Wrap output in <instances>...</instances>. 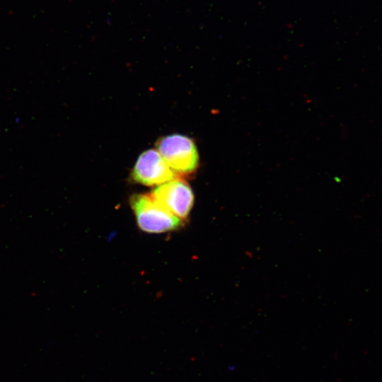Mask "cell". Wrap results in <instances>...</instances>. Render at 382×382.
<instances>
[{
	"label": "cell",
	"mask_w": 382,
	"mask_h": 382,
	"mask_svg": "<svg viewBox=\"0 0 382 382\" xmlns=\"http://www.w3.org/2000/svg\"><path fill=\"white\" fill-rule=\"evenodd\" d=\"M130 204L138 226L144 232L166 233L183 225V220L166 210L151 195H134L130 199Z\"/></svg>",
	"instance_id": "cell-1"
},
{
	"label": "cell",
	"mask_w": 382,
	"mask_h": 382,
	"mask_svg": "<svg viewBox=\"0 0 382 382\" xmlns=\"http://www.w3.org/2000/svg\"><path fill=\"white\" fill-rule=\"evenodd\" d=\"M156 150L177 174L194 173L199 164V155L193 140L181 134H170L157 141Z\"/></svg>",
	"instance_id": "cell-2"
},
{
	"label": "cell",
	"mask_w": 382,
	"mask_h": 382,
	"mask_svg": "<svg viewBox=\"0 0 382 382\" xmlns=\"http://www.w3.org/2000/svg\"><path fill=\"white\" fill-rule=\"evenodd\" d=\"M151 196L183 221L189 216L194 204V194L190 186L186 181L178 178L157 185Z\"/></svg>",
	"instance_id": "cell-3"
},
{
	"label": "cell",
	"mask_w": 382,
	"mask_h": 382,
	"mask_svg": "<svg viewBox=\"0 0 382 382\" xmlns=\"http://www.w3.org/2000/svg\"><path fill=\"white\" fill-rule=\"evenodd\" d=\"M156 149L144 151L132 171V179L147 186L159 185L177 178Z\"/></svg>",
	"instance_id": "cell-4"
}]
</instances>
